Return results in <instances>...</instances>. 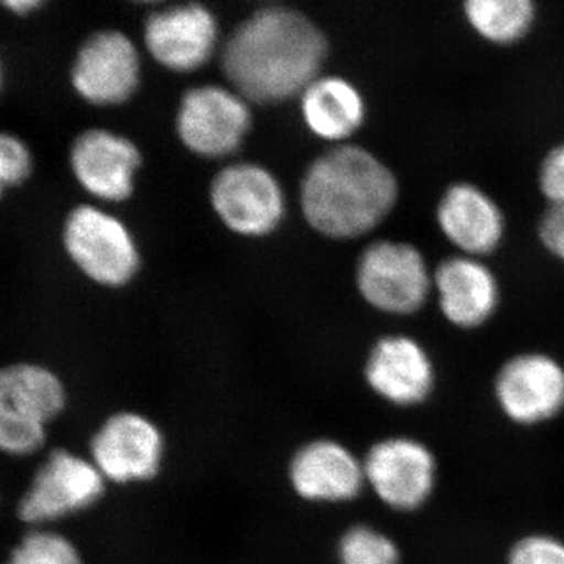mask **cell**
<instances>
[{
  "label": "cell",
  "mask_w": 564,
  "mask_h": 564,
  "mask_svg": "<svg viewBox=\"0 0 564 564\" xmlns=\"http://www.w3.org/2000/svg\"><path fill=\"white\" fill-rule=\"evenodd\" d=\"M328 41L299 11L272 7L252 14L226 43L221 68L248 101L276 104L318 79Z\"/></svg>",
  "instance_id": "obj_1"
},
{
  "label": "cell",
  "mask_w": 564,
  "mask_h": 564,
  "mask_svg": "<svg viewBox=\"0 0 564 564\" xmlns=\"http://www.w3.org/2000/svg\"><path fill=\"white\" fill-rule=\"evenodd\" d=\"M399 199L395 174L372 152L355 144L334 148L310 166L302 207L311 228L332 239L372 231Z\"/></svg>",
  "instance_id": "obj_2"
},
{
  "label": "cell",
  "mask_w": 564,
  "mask_h": 564,
  "mask_svg": "<svg viewBox=\"0 0 564 564\" xmlns=\"http://www.w3.org/2000/svg\"><path fill=\"white\" fill-rule=\"evenodd\" d=\"M66 256L88 280L106 288H121L140 267L139 248L118 218L80 204L66 215L62 229Z\"/></svg>",
  "instance_id": "obj_3"
},
{
  "label": "cell",
  "mask_w": 564,
  "mask_h": 564,
  "mask_svg": "<svg viewBox=\"0 0 564 564\" xmlns=\"http://www.w3.org/2000/svg\"><path fill=\"white\" fill-rule=\"evenodd\" d=\"M356 284L362 299L384 314L417 313L433 291V272L411 243L381 240L367 247L358 262Z\"/></svg>",
  "instance_id": "obj_4"
},
{
  "label": "cell",
  "mask_w": 564,
  "mask_h": 564,
  "mask_svg": "<svg viewBox=\"0 0 564 564\" xmlns=\"http://www.w3.org/2000/svg\"><path fill=\"white\" fill-rule=\"evenodd\" d=\"M90 451L107 484H147L161 474L165 463V434L147 414L121 411L99 426Z\"/></svg>",
  "instance_id": "obj_5"
},
{
  "label": "cell",
  "mask_w": 564,
  "mask_h": 564,
  "mask_svg": "<svg viewBox=\"0 0 564 564\" xmlns=\"http://www.w3.org/2000/svg\"><path fill=\"white\" fill-rule=\"evenodd\" d=\"M362 463L367 489L393 511L410 513L432 497L436 458L414 437H384L369 448Z\"/></svg>",
  "instance_id": "obj_6"
},
{
  "label": "cell",
  "mask_w": 564,
  "mask_h": 564,
  "mask_svg": "<svg viewBox=\"0 0 564 564\" xmlns=\"http://www.w3.org/2000/svg\"><path fill=\"white\" fill-rule=\"evenodd\" d=\"M106 486V478L91 459L55 451L35 475L18 513L29 524L57 521L98 503Z\"/></svg>",
  "instance_id": "obj_7"
},
{
  "label": "cell",
  "mask_w": 564,
  "mask_h": 564,
  "mask_svg": "<svg viewBox=\"0 0 564 564\" xmlns=\"http://www.w3.org/2000/svg\"><path fill=\"white\" fill-rule=\"evenodd\" d=\"M494 395L505 417L532 426L564 410V367L545 352H521L500 367Z\"/></svg>",
  "instance_id": "obj_8"
},
{
  "label": "cell",
  "mask_w": 564,
  "mask_h": 564,
  "mask_svg": "<svg viewBox=\"0 0 564 564\" xmlns=\"http://www.w3.org/2000/svg\"><path fill=\"white\" fill-rule=\"evenodd\" d=\"M177 133L188 150L203 158H225L250 131L251 113L242 96L218 85L193 88L182 98Z\"/></svg>",
  "instance_id": "obj_9"
},
{
  "label": "cell",
  "mask_w": 564,
  "mask_h": 564,
  "mask_svg": "<svg viewBox=\"0 0 564 564\" xmlns=\"http://www.w3.org/2000/svg\"><path fill=\"white\" fill-rule=\"evenodd\" d=\"M210 199L221 221L240 236H267L284 217L280 184L265 169L252 163L221 170L212 182Z\"/></svg>",
  "instance_id": "obj_10"
},
{
  "label": "cell",
  "mask_w": 564,
  "mask_h": 564,
  "mask_svg": "<svg viewBox=\"0 0 564 564\" xmlns=\"http://www.w3.org/2000/svg\"><path fill=\"white\" fill-rule=\"evenodd\" d=\"M70 85L91 106L128 101L140 82V57L129 36L117 31L93 33L77 51Z\"/></svg>",
  "instance_id": "obj_11"
},
{
  "label": "cell",
  "mask_w": 564,
  "mask_h": 564,
  "mask_svg": "<svg viewBox=\"0 0 564 564\" xmlns=\"http://www.w3.org/2000/svg\"><path fill=\"white\" fill-rule=\"evenodd\" d=\"M288 480L299 499L314 505L350 503L367 489L362 459L329 437L307 441L295 451Z\"/></svg>",
  "instance_id": "obj_12"
},
{
  "label": "cell",
  "mask_w": 564,
  "mask_h": 564,
  "mask_svg": "<svg viewBox=\"0 0 564 564\" xmlns=\"http://www.w3.org/2000/svg\"><path fill=\"white\" fill-rule=\"evenodd\" d=\"M364 378L375 395L399 408H413L433 392L436 372L429 351L414 337L384 336L373 345Z\"/></svg>",
  "instance_id": "obj_13"
},
{
  "label": "cell",
  "mask_w": 564,
  "mask_h": 564,
  "mask_svg": "<svg viewBox=\"0 0 564 564\" xmlns=\"http://www.w3.org/2000/svg\"><path fill=\"white\" fill-rule=\"evenodd\" d=\"M140 163L135 144L106 129H88L70 144L74 180L88 195L102 202L120 203L132 195Z\"/></svg>",
  "instance_id": "obj_14"
},
{
  "label": "cell",
  "mask_w": 564,
  "mask_h": 564,
  "mask_svg": "<svg viewBox=\"0 0 564 564\" xmlns=\"http://www.w3.org/2000/svg\"><path fill=\"white\" fill-rule=\"evenodd\" d=\"M218 39L214 14L199 3L152 14L144 25V44L165 68L187 73L209 61Z\"/></svg>",
  "instance_id": "obj_15"
},
{
  "label": "cell",
  "mask_w": 564,
  "mask_h": 564,
  "mask_svg": "<svg viewBox=\"0 0 564 564\" xmlns=\"http://www.w3.org/2000/svg\"><path fill=\"white\" fill-rule=\"evenodd\" d=\"M436 221L456 250L470 258H484L500 247L505 215L491 196L469 182H456L437 203Z\"/></svg>",
  "instance_id": "obj_16"
},
{
  "label": "cell",
  "mask_w": 564,
  "mask_h": 564,
  "mask_svg": "<svg viewBox=\"0 0 564 564\" xmlns=\"http://www.w3.org/2000/svg\"><path fill=\"white\" fill-rule=\"evenodd\" d=\"M433 291L445 321L456 328H480L496 314L500 303L496 274L470 256L444 259L433 272Z\"/></svg>",
  "instance_id": "obj_17"
},
{
  "label": "cell",
  "mask_w": 564,
  "mask_h": 564,
  "mask_svg": "<svg viewBox=\"0 0 564 564\" xmlns=\"http://www.w3.org/2000/svg\"><path fill=\"white\" fill-rule=\"evenodd\" d=\"M65 403V386L46 367L20 362L0 369V414L46 426Z\"/></svg>",
  "instance_id": "obj_18"
},
{
  "label": "cell",
  "mask_w": 564,
  "mask_h": 564,
  "mask_svg": "<svg viewBox=\"0 0 564 564\" xmlns=\"http://www.w3.org/2000/svg\"><path fill=\"white\" fill-rule=\"evenodd\" d=\"M304 122L321 139L340 141L366 120L361 93L343 77H318L302 93Z\"/></svg>",
  "instance_id": "obj_19"
},
{
  "label": "cell",
  "mask_w": 564,
  "mask_h": 564,
  "mask_svg": "<svg viewBox=\"0 0 564 564\" xmlns=\"http://www.w3.org/2000/svg\"><path fill=\"white\" fill-rule=\"evenodd\" d=\"M463 13L478 36L499 46L524 39L536 21L532 0H467Z\"/></svg>",
  "instance_id": "obj_20"
},
{
  "label": "cell",
  "mask_w": 564,
  "mask_h": 564,
  "mask_svg": "<svg viewBox=\"0 0 564 564\" xmlns=\"http://www.w3.org/2000/svg\"><path fill=\"white\" fill-rule=\"evenodd\" d=\"M339 564H400V549L389 534L377 527H348L337 543Z\"/></svg>",
  "instance_id": "obj_21"
},
{
  "label": "cell",
  "mask_w": 564,
  "mask_h": 564,
  "mask_svg": "<svg viewBox=\"0 0 564 564\" xmlns=\"http://www.w3.org/2000/svg\"><path fill=\"white\" fill-rule=\"evenodd\" d=\"M7 564H84L76 545L54 532L29 533Z\"/></svg>",
  "instance_id": "obj_22"
},
{
  "label": "cell",
  "mask_w": 564,
  "mask_h": 564,
  "mask_svg": "<svg viewBox=\"0 0 564 564\" xmlns=\"http://www.w3.org/2000/svg\"><path fill=\"white\" fill-rule=\"evenodd\" d=\"M35 158L28 141L0 129V199L31 180Z\"/></svg>",
  "instance_id": "obj_23"
},
{
  "label": "cell",
  "mask_w": 564,
  "mask_h": 564,
  "mask_svg": "<svg viewBox=\"0 0 564 564\" xmlns=\"http://www.w3.org/2000/svg\"><path fill=\"white\" fill-rule=\"evenodd\" d=\"M46 441V426L0 414V451L11 455H29Z\"/></svg>",
  "instance_id": "obj_24"
},
{
  "label": "cell",
  "mask_w": 564,
  "mask_h": 564,
  "mask_svg": "<svg viewBox=\"0 0 564 564\" xmlns=\"http://www.w3.org/2000/svg\"><path fill=\"white\" fill-rule=\"evenodd\" d=\"M507 564H564V543L552 534H529L513 545Z\"/></svg>",
  "instance_id": "obj_25"
},
{
  "label": "cell",
  "mask_w": 564,
  "mask_h": 564,
  "mask_svg": "<svg viewBox=\"0 0 564 564\" xmlns=\"http://www.w3.org/2000/svg\"><path fill=\"white\" fill-rule=\"evenodd\" d=\"M538 185L549 206H564V141L545 154L538 173Z\"/></svg>",
  "instance_id": "obj_26"
},
{
  "label": "cell",
  "mask_w": 564,
  "mask_h": 564,
  "mask_svg": "<svg viewBox=\"0 0 564 564\" xmlns=\"http://www.w3.org/2000/svg\"><path fill=\"white\" fill-rule=\"evenodd\" d=\"M540 239L545 250L564 263V206H549L544 212Z\"/></svg>",
  "instance_id": "obj_27"
},
{
  "label": "cell",
  "mask_w": 564,
  "mask_h": 564,
  "mask_svg": "<svg viewBox=\"0 0 564 564\" xmlns=\"http://www.w3.org/2000/svg\"><path fill=\"white\" fill-rule=\"evenodd\" d=\"M0 7L9 11L13 17L29 18L40 9H43L44 2L43 0H7V2L0 3Z\"/></svg>",
  "instance_id": "obj_28"
},
{
  "label": "cell",
  "mask_w": 564,
  "mask_h": 564,
  "mask_svg": "<svg viewBox=\"0 0 564 564\" xmlns=\"http://www.w3.org/2000/svg\"><path fill=\"white\" fill-rule=\"evenodd\" d=\"M3 84H6V65H3L2 57H0V91H2Z\"/></svg>",
  "instance_id": "obj_29"
}]
</instances>
